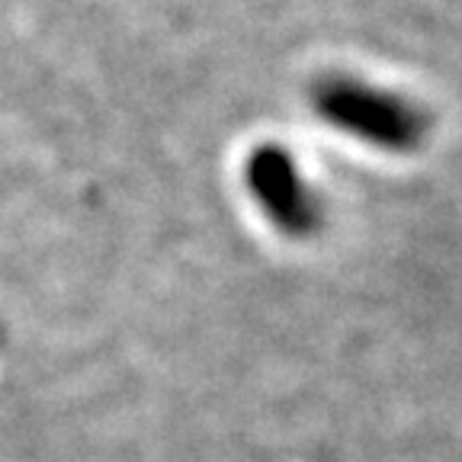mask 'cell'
<instances>
[{
	"mask_svg": "<svg viewBox=\"0 0 462 462\" xmlns=\"http://www.w3.org/2000/svg\"><path fill=\"white\" fill-rule=\"evenodd\" d=\"M311 106L337 132L383 152H411L427 135V116L414 103L346 74L318 80L311 87Z\"/></svg>",
	"mask_w": 462,
	"mask_h": 462,
	"instance_id": "6da1fadb",
	"label": "cell"
},
{
	"mask_svg": "<svg viewBox=\"0 0 462 462\" xmlns=\"http://www.w3.org/2000/svg\"><path fill=\"white\" fill-rule=\"evenodd\" d=\"M247 187L263 216L292 238H305L321 222L315 193L305 187L296 161L276 144H263L247 158Z\"/></svg>",
	"mask_w": 462,
	"mask_h": 462,
	"instance_id": "7a4b0ae2",
	"label": "cell"
}]
</instances>
